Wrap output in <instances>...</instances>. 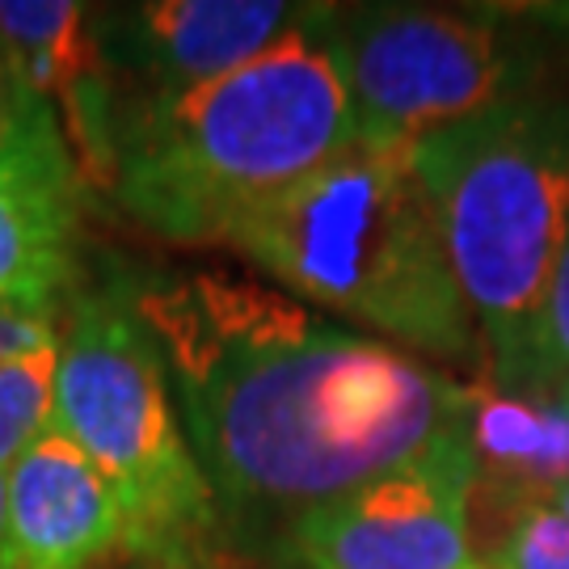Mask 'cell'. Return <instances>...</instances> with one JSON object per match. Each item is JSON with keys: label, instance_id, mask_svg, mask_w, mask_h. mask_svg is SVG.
<instances>
[{"label": "cell", "instance_id": "6da1fadb", "mask_svg": "<svg viewBox=\"0 0 569 569\" xmlns=\"http://www.w3.org/2000/svg\"><path fill=\"white\" fill-rule=\"evenodd\" d=\"M127 296L178 385L220 515L296 528L468 427L465 385L401 346L329 326L279 287L203 270L143 279Z\"/></svg>", "mask_w": 569, "mask_h": 569}, {"label": "cell", "instance_id": "7a4b0ae2", "mask_svg": "<svg viewBox=\"0 0 569 569\" xmlns=\"http://www.w3.org/2000/svg\"><path fill=\"white\" fill-rule=\"evenodd\" d=\"M355 143V110L329 9L258 60L182 93L140 98L114 131V199L173 244H220Z\"/></svg>", "mask_w": 569, "mask_h": 569}, {"label": "cell", "instance_id": "3957f363", "mask_svg": "<svg viewBox=\"0 0 569 569\" xmlns=\"http://www.w3.org/2000/svg\"><path fill=\"white\" fill-rule=\"evenodd\" d=\"M220 244L300 305L350 317L409 355L468 363L481 350L413 148L355 140L305 182L241 216Z\"/></svg>", "mask_w": 569, "mask_h": 569}, {"label": "cell", "instance_id": "277c9868", "mask_svg": "<svg viewBox=\"0 0 569 569\" xmlns=\"http://www.w3.org/2000/svg\"><path fill=\"white\" fill-rule=\"evenodd\" d=\"M493 385L536 388V329L569 237V102L519 98L413 143ZM549 401V397H545Z\"/></svg>", "mask_w": 569, "mask_h": 569}, {"label": "cell", "instance_id": "5b68a950", "mask_svg": "<svg viewBox=\"0 0 569 569\" xmlns=\"http://www.w3.org/2000/svg\"><path fill=\"white\" fill-rule=\"evenodd\" d=\"M161 346L122 287L68 308L56 376V430L106 472L127 515V552L164 569L216 557L220 502L173 406Z\"/></svg>", "mask_w": 569, "mask_h": 569}, {"label": "cell", "instance_id": "8992f818", "mask_svg": "<svg viewBox=\"0 0 569 569\" xmlns=\"http://www.w3.org/2000/svg\"><path fill=\"white\" fill-rule=\"evenodd\" d=\"M329 42L355 110V140L380 148H413L435 131L531 98L540 72L536 42L519 39L502 18L460 9H329Z\"/></svg>", "mask_w": 569, "mask_h": 569}, {"label": "cell", "instance_id": "52a82bcc", "mask_svg": "<svg viewBox=\"0 0 569 569\" xmlns=\"http://www.w3.org/2000/svg\"><path fill=\"white\" fill-rule=\"evenodd\" d=\"M477 465L468 427L422 460L308 510L291 528L305 569H468Z\"/></svg>", "mask_w": 569, "mask_h": 569}, {"label": "cell", "instance_id": "ba28073f", "mask_svg": "<svg viewBox=\"0 0 569 569\" xmlns=\"http://www.w3.org/2000/svg\"><path fill=\"white\" fill-rule=\"evenodd\" d=\"M317 4L287 0H152L98 18L106 60L119 56L143 72V98L220 81L300 30Z\"/></svg>", "mask_w": 569, "mask_h": 569}, {"label": "cell", "instance_id": "9c48e42d", "mask_svg": "<svg viewBox=\"0 0 569 569\" xmlns=\"http://www.w3.org/2000/svg\"><path fill=\"white\" fill-rule=\"evenodd\" d=\"M0 47L51 102L81 182L114 186V98L98 18L72 0H0Z\"/></svg>", "mask_w": 569, "mask_h": 569}, {"label": "cell", "instance_id": "30bf717a", "mask_svg": "<svg viewBox=\"0 0 569 569\" xmlns=\"http://www.w3.org/2000/svg\"><path fill=\"white\" fill-rule=\"evenodd\" d=\"M4 481L13 569H98L127 549L119 493L63 430H42Z\"/></svg>", "mask_w": 569, "mask_h": 569}, {"label": "cell", "instance_id": "8fae6325", "mask_svg": "<svg viewBox=\"0 0 569 569\" xmlns=\"http://www.w3.org/2000/svg\"><path fill=\"white\" fill-rule=\"evenodd\" d=\"M468 451L477 465L472 502L507 523L528 507H549L569 486V406L561 397H515L498 385L468 388Z\"/></svg>", "mask_w": 569, "mask_h": 569}, {"label": "cell", "instance_id": "7c38bea8", "mask_svg": "<svg viewBox=\"0 0 569 569\" xmlns=\"http://www.w3.org/2000/svg\"><path fill=\"white\" fill-rule=\"evenodd\" d=\"M81 186L0 169V305L56 308L72 279Z\"/></svg>", "mask_w": 569, "mask_h": 569}, {"label": "cell", "instance_id": "4fadbf2b", "mask_svg": "<svg viewBox=\"0 0 569 569\" xmlns=\"http://www.w3.org/2000/svg\"><path fill=\"white\" fill-rule=\"evenodd\" d=\"M0 169H26L51 182L84 186L51 102L21 77V68L4 47H0Z\"/></svg>", "mask_w": 569, "mask_h": 569}, {"label": "cell", "instance_id": "5bb4252c", "mask_svg": "<svg viewBox=\"0 0 569 569\" xmlns=\"http://www.w3.org/2000/svg\"><path fill=\"white\" fill-rule=\"evenodd\" d=\"M56 376H60V346L0 359V468H9L21 451L56 427Z\"/></svg>", "mask_w": 569, "mask_h": 569}, {"label": "cell", "instance_id": "9a60e30c", "mask_svg": "<svg viewBox=\"0 0 569 569\" xmlns=\"http://www.w3.org/2000/svg\"><path fill=\"white\" fill-rule=\"evenodd\" d=\"M498 569H569V519L552 507H528L507 523L498 549Z\"/></svg>", "mask_w": 569, "mask_h": 569}, {"label": "cell", "instance_id": "2e32d148", "mask_svg": "<svg viewBox=\"0 0 569 569\" xmlns=\"http://www.w3.org/2000/svg\"><path fill=\"white\" fill-rule=\"evenodd\" d=\"M569 385V237L552 266L540 329H536V388L540 397H561Z\"/></svg>", "mask_w": 569, "mask_h": 569}, {"label": "cell", "instance_id": "e0dca14e", "mask_svg": "<svg viewBox=\"0 0 569 569\" xmlns=\"http://www.w3.org/2000/svg\"><path fill=\"white\" fill-rule=\"evenodd\" d=\"M9 468H0V569H13V545H9Z\"/></svg>", "mask_w": 569, "mask_h": 569}, {"label": "cell", "instance_id": "ac0fdd59", "mask_svg": "<svg viewBox=\"0 0 569 569\" xmlns=\"http://www.w3.org/2000/svg\"><path fill=\"white\" fill-rule=\"evenodd\" d=\"M199 569H266V566H249V561H228V557H220V552H216V557H211V561H207V566H199Z\"/></svg>", "mask_w": 569, "mask_h": 569}, {"label": "cell", "instance_id": "d6986e66", "mask_svg": "<svg viewBox=\"0 0 569 569\" xmlns=\"http://www.w3.org/2000/svg\"><path fill=\"white\" fill-rule=\"evenodd\" d=\"M549 507L557 510V515H561V519H569V486H561V489H557V498H552Z\"/></svg>", "mask_w": 569, "mask_h": 569}, {"label": "cell", "instance_id": "ffe728a7", "mask_svg": "<svg viewBox=\"0 0 569 569\" xmlns=\"http://www.w3.org/2000/svg\"><path fill=\"white\" fill-rule=\"evenodd\" d=\"M122 569H164V566H152V561H140V557H136L131 566H122Z\"/></svg>", "mask_w": 569, "mask_h": 569}, {"label": "cell", "instance_id": "44dd1931", "mask_svg": "<svg viewBox=\"0 0 569 569\" xmlns=\"http://www.w3.org/2000/svg\"><path fill=\"white\" fill-rule=\"evenodd\" d=\"M561 401H566V406H569V385H566V388H561Z\"/></svg>", "mask_w": 569, "mask_h": 569}, {"label": "cell", "instance_id": "7402d4cb", "mask_svg": "<svg viewBox=\"0 0 569 569\" xmlns=\"http://www.w3.org/2000/svg\"><path fill=\"white\" fill-rule=\"evenodd\" d=\"M468 569H498V566H468Z\"/></svg>", "mask_w": 569, "mask_h": 569}]
</instances>
